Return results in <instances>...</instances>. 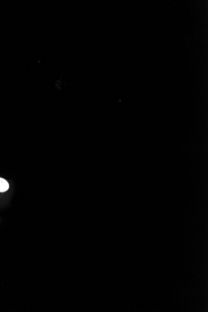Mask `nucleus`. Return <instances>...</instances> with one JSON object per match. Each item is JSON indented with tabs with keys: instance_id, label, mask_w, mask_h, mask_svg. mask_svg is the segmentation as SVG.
Segmentation results:
<instances>
[{
	"instance_id": "1",
	"label": "nucleus",
	"mask_w": 208,
	"mask_h": 312,
	"mask_svg": "<svg viewBox=\"0 0 208 312\" xmlns=\"http://www.w3.org/2000/svg\"><path fill=\"white\" fill-rule=\"evenodd\" d=\"M9 183L6 180L0 177V192L6 191L9 189Z\"/></svg>"
}]
</instances>
